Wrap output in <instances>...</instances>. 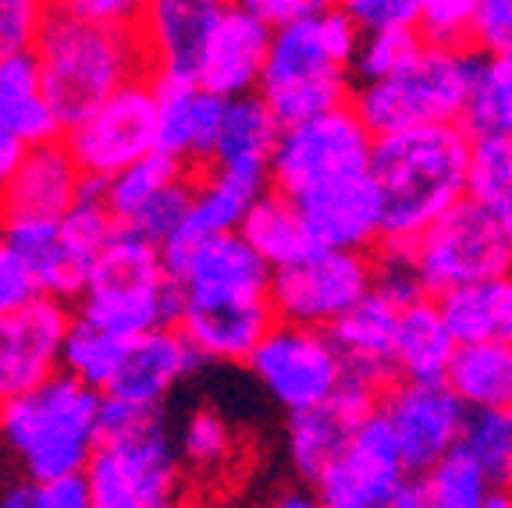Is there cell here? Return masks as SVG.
I'll return each instance as SVG.
<instances>
[{
	"label": "cell",
	"instance_id": "d6986e66",
	"mask_svg": "<svg viewBox=\"0 0 512 508\" xmlns=\"http://www.w3.org/2000/svg\"><path fill=\"white\" fill-rule=\"evenodd\" d=\"M221 8L224 0H153V4H143L139 40L146 50L150 79L196 82Z\"/></svg>",
	"mask_w": 512,
	"mask_h": 508
},
{
	"label": "cell",
	"instance_id": "ac0fdd59",
	"mask_svg": "<svg viewBox=\"0 0 512 508\" xmlns=\"http://www.w3.org/2000/svg\"><path fill=\"white\" fill-rule=\"evenodd\" d=\"M303 217L306 231L317 249H338V253H367L374 256L384 242L381 199H377L374 178L352 175L338 182L317 185L292 199Z\"/></svg>",
	"mask_w": 512,
	"mask_h": 508
},
{
	"label": "cell",
	"instance_id": "f6af8a7d",
	"mask_svg": "<svg viewBox=\"0 0 512 508\" xmlns=\"http://www.w3.org/2000/svg\"><path fill=\"white\" fill-rule=\"evenodd\" d=\"M36 299H43V292L36 285V278H32L29 263L0 239V317L25 310Z\"/></svg>",
	"mask_w": 512,
	"mask_h": 508
},
{
	"label": "cell",
	"instance_id": "603a6c76",
	"mask_svg": "<svg viewBox=\"0 0 512 508\" xmlns=\"http://www.w3.org/2000/svg\"><path fill=\"white\" fill-rule=\"evenodd\" d=\"M200 366V352L192 349L178 327H160L128 345L125 366L104 398L143 409V413H164V402L185 381H192Z\"/></svg>",
	"mask_w": 512,
	"mask_h": 508
},
{
	"label": "cell",
	"instance_id": "f1b7e54d",
	"mask_svg": "<svg viewBox=\"0 0 512 508\" xmlns=\"http://www.w3.org/2000/svg\"><path fill=\"white\" fill-rule=\"evenodd\" d=\"M459 342L448 327L441 302L424 299L402 306L399 334H395V381L406 384H445L456 363Z\"/></svg>",
	"mask_w": 512,
	"mask_h": 508
},
{
	"label": "cell",
	"instance_id": "e575fe53",
	"mask_svg": "<svg viewBox=\"0 0 512 508\" xmlns=\"http://www.w3.org/2000/svg\"><path fill=\"white\" fill-rule=\"evenodd\" d=\"M128 338L111 334L104 327L89 324L82 317H72L68 327V338H64V352H61V374L75 377L86 388L107 395L111 384L118 381L121 366L128 356Z\"/></svg>",
	"mask_w": 512,
	"mask_h": 508
},
{
	"label": "cell",
	"instance_id": "9a60e30c",
	"mask_svg": "<svg viewBox=\"0 0 512 508\" xmlns=\"http://www.w3.org/2000/svg\"><path fill=\"white\" fill-rule=\"evenodd\" d=\"M75 313L57 299H36L0 317V409L61 374V352Z\"/></svg>",
	"mask_w": 512,
	"mask_h": 508
},
{
	"label": "cell",
	"instance_id": "f5cc1de1",
	"mask_svg": "<svg viewBox=\"0 0 512 508\" xmlns=\"http://www.w3.org/2000/svg\"><path fill=\"white\" fill-rule=\"evenodd\" d=\"M488 508H512V494H491Z\"/></svg>",
	"mask_w": 512,
	"mask_h": 508
},
{
	"label": "cell",
	"instance_id": "52a82bcc",
	"mask_svg": "<svg viewBox=\"0 0 512 508\" xmlns=\"http://www.w3.org/2000/svg\"><path fill=\"white\" fill-rule=\"evenodd\" d=\"M178 313L182 292L164 249L132 231H118V239L96 260L82 299L75 302V317L128 342L160 327H178Z\"/></svg>",
	"mask_w": 512,
	"mask_h": 508
},
{
	"label": "cell",
	"instance_id": "44dd1931",
	"mask_svg": "<svg viewBox=\"0 0 512 508\" xmlns=\"http://www.w3.org/2000/svg\"><path fill=\"white\" fill-rule=\"evenodd\" d=\"M64 139V125L50 104L36 54L0 64V185L15 175L25 153Z\"/></svg>",
	"mask_w": 512,
	"mask_h": 508
},
{
	"label": "cell",
	"instance_id": "4dcf8cb0",
	"mask_svg": "<svg viewBox=\"0 0 512 508\" xmlns=\"http://www.w3.org/2000/svg\"><path fill=\"white\" fill-rule=\"evenodd\" d=\"M448 388L466 413H512V345H459Z\"/></svg>",
	"mask_w": 512,
	"mask_h": 508
},
{
	"label": "cell",
	"instance_id": "816d5d0a",
	"mask_svg": "<svg viewBox=\"0 0 512 508\" xmlns=\"http://www.w3.org/2000/svg\"><path fill=\"white\" fill-rule=\"evenodd\" d=\"M0 508H25V484H15L4 498H0Z\"/></svg>",
	"mask_w": 512,
	"mask_h": 508
},
{
	"label": "cell",
	"instance_id": "277c9868",
	"mask_svg": "<svg viewBox=\"0 0 512 508\" xmlns=\"http://www.w3.org/2000/svg\"><path fill=\"white\" fill-rule=\"evenodd\" d=\"M104 437V395L57 374L0 409V445L25 484L86 477Z\"/></svg>",
	"mask_w": 512,
	"mask_h": 508
},
{
	"label": "cell",
	"instance_id": "d4e9b609",
	"mask_svg": "<svg viewBox=\"0 0 512 508\" xmlns=\"http://www.w3.org/2000/svg\"><path fill=\"white\" fill-rule=\"evenodd\" d=\"M157 150L200 175L210 164L228 100L196 82H157Z\"/></svg>",
	"mask_w": 512,
	"mask_h": 508
},
{
	"label": "cell",
	"instance_id": "f546056e",
	"mask_svg": "<svg viewBox=\"0 0 512 508\" xmlns=\"http://www.w3.org/2000/svg\"><path fill=\"white\" fill-rule=\"evenodd\" d=\"M239 235L271 270L292 267V263H299L303 256H310L313 249H317L310 239V231H306L303 217H299L296 203L274 189H267L264 196L249 207Z\"/></svg>",
	"mask_w": 512,
	"mask_h": 508
},
{
	"label": "cell",
	"instance_id": "4316f807",
	"mask_svg": "<svg viewBox=\"0 0 512 508\" xmlns=\"http://www.w3.org/2000/svg\"><path fill=\"white\" fill-rule=\"evenodd\" d=\"M402 306L384 292H370L338 327L331 331L338 352L349 363L352 381L388 388L395 384V334H399Z\"/></svg>",
	"mask_w": 512,
	"mask_h": 508
},
{
	"label": "cell",
	"instance_id": "3957f363",
	"mask_svg": "<svg viewBox=\"0 0 512 508\" xmlns=\"http://www.w3.org/2000/svg\"><path fill=\"white\" fill-rule=\"evenodd\" d=\"M360 29L342 4H324L296 25L271 32L260 100L271 107L281 128L303 125L320 114L352 104Z\"/></svg>",
	"mask_w": 512,
	"mask_h": 508
},
{
	"label": "cell",
	"instance_id": "bcb514c9",
	"mask_svg": "<svg viewBox=\"0 0 512 508\" xmlns=\"http://www.w3.org/2000/svg\"><path fill=\"white\" fill-rule=\"evenodd\" d=\"M75 18L89 25H104V29H139L143 4L136 0H61Z\"/></svg>",
	"mask_w": 512,
	"mask_h": 508
},
{
	"label": "cell",
	"instance_id": "1f68e13d",
	"mask_svg": "<svg viewBox=\"0 0 512 508\" xmlns=\"http://www.w3.org/2000/svg\"><path fill=\"white\" fill-rule=\"evenodd\" d=\"M438 302L459 345H512V274Z\"/></svg>",
	"mask_w": 512,
	"mask_h": 508
},
{
	"label": "cell",
	"instance_id": "2e32d148",
	"mask_svg": "<svg viewBox=\"0 0 512 508\" xmlns=\"http://www.w3.org/2000/svg\"><path fill=\"white\" fill-rule=\"evenodd\" d=\"M409 469L395 445V434L384 423L381 409L352 434L349 448L328 466V473L313 484L328 508H363L392 498L409 484Z\"/></svg>",
	"mask_w": 512,
	"mask_h": 508
},
{
	"label": "cell",
	"instance_id": "d590c367",
	"mask_svg": "<svg viewBox=\"0 0 512 508\" xmlns=\"http://www.w3.org/2000/svg\"><path fill=\"white\" fill-rule=\"evenodd\" d=\"M463 128L473 139H512V57H480Z\"/></svg>",
	"mask_w": 512,
	"mask_h": 508
},
{
	"label": "cell",
	"instance_id": "8992f818",
	"mask_svg": "<svg viewBox=\"0 0 512 508\" xmlns=\"http://www.w3.org/2000/svg\"><path fill=\"white\" fill-rule=\"evenodd\" d=\"M93 508H153L182 501L185 469L164 413L104 398V437L86 469Z\"/></svg>",
	"mask_w": 512,
	"mask_h": 508
},
{
	"label": "cell",
	"instance_id": "e0dca14e",
	"mask_svg": "<svg viewBox=\"0 0 512 508\" xmlns=\"http://www.w3.org/2000/svg\"><path fill=\"white\" fill-rule=\"evenodd\" d=\"M381 388L363 381H352L342 388V395L328 405L310 409V413L288 416L285 423V459L306 487L317 484L328 466L349 448L352 434L381 409Z\"/></svg>",
	"mask_w": 512,
	"mask_h": 508
},
{
	"label": "cell",
	"instance_id": "30bf717a",
	"mask_svg": "<svg viewBox=\"0 0 512 508\" xmlns=\"http://www.w3.org/2000/svg\"><path fill=\"white\" fill-rule=\"evenodd\" d=\"M246 370L288 416L328 405L349 384V363L338 352L331 331L281 324V320L260 342Z\"/></svg>",
	"mask_w": 512,
	"mask_h": 508
},
{
	"label": "cell",
	"instance_id": "ffe728a7",
	"mask_svg": "<svg viewBox=\"0 0 512 508\" xmlns=\"http://www.w3.org/2000/svg\"><path fill=\"white\" fill-rule=\"evenodd\" d=\"M89 182L64 139L25 153L15 175L0 185V224L64 221L86 196Z\"/></svg>",
	"mask_w": 512,
	"mask_h": 508
},
{
	"label": "cell",
	"instance_id": "4fadbf2b",
	"mask_svg": "<svg viewBox=\"0 0 512 508\" xmlns=\"http://www.w3.org/2000/svg\"><path fill=\"white\" fill-rule=\"evenodd\" d=\"M374 135L349 107L320 114L303 125L281 132L278 153L271 167V189L296 199L317 185L338 182V178L367 175L374 157Z\"/></svg>",
	"mask_w": 512,
	"mask_h": 508
},
{
	"label": "cell",
	"instance_id": "7a4b0ae2",
	"mask_svg": "<svg viewBox=\"0 0 512 508\" xmlns=\"http://www.w3.org/2000/svg\"><path fill=\"white\" fill-rule=\"evenodd\" d=\"M473 135L463 125H427L374 143L370 178L381 199V249H409L470 199Z\"/></svg>",
	"mask_w": 512,
	"mask_h": 508
},
{
	"label": "cell",
	"instance_id": "d6a6232c",
	"mask_svg": "<svg viewBox=\"0 0 512 508\" xmlns=\"http://www.w3.org/2000/svg\"><path fill=\"white\" fill-rule=\"evenodd\" d=\"M192 175H196V171H189V167L178 164L175 157L157 150L146 160H139L136 167L121 171V175L111 178L107 185H100V196H104L107 210H111V217L118 221V228L128 231L164 192L189 182Z\"/></svg>",
	"mask_w": 512,
	"mask_h": 508
},
{
	"label": "cell",
	"instance_id": "681fc988",
	"mask_svg": "<svg viewBox=\"0 0 512 508\" xmlns=\"http://www.w3.org/2000/svg\"><path fill=\"white\" fill-rule=\"evenodd\" d=\"M267 508H328V505L320 501V494L313 491V487L299 484V487H281V491L267 501Z\"/></svg>",
	"mask_w": 512,
	"mask_h": 508
},
{
	"label": "cell",
	"instance_id": "60d3db41",
	"mask_svg": "<svg viewBox=\"0 0 512 508\" xmlns=\"http://www.w3.org/2000/svg\"><path fill=\"white\" fill-rule=\"evenodd\" d=\"M424 50L416 32H377V36H363L360 54H356V82H381L392 79Z\"/></svg>",
	"mask_w": 512,
	"mask_h": 508
},
{
	"label": "cell",
	"instance_id": "c3c4849f",
	"mask_svg": "<svg viewBox=\"0 0 512 508\" xmlns=\"http://www.w3.org/2000/svg\"><path fill=\"white\" fill-rule=\"evenodd\" d=\"M246 4L271 32L285 29V25H296L299 18L313 15L320 8V0H246Z\"/></svg>",
	"mask_w": 512,
	"mask_h": 508
},
{
	"label": "cell",
	"instance_id": "7402d4cb",
	"mask_svg": "<svg viewBox=\"0 0 512 508\" xmlns=\"http://www.w3.org/2000/svg\"><path fill=\"white\" fill-rule=\"evenodd\" d=\"M271 50V29L249 11V4H224L214 32H210L207 54H203L196 86L221 100H242L260 93Z\"/></svg>",
	"mask_w": 512,
	"mask_h": 508
},
{
	"label": "cell",
	"instance_id": "b9f144b4",
	"mask_svg": "<svg viewBox=\"0 0 512 508\" xmlns=\"http://www.w3.org/2000/svg\"><path fill=\"white\" fill-rule=\"evenodd\" d=\"M47 11L50 4L40 0H0V64L36 54Z\"/></svg>",
	"mask_w": 512,
	"mask_h": 508
},
{
	"label": "cell",
	"instance_id": "f907efd6",
	"mask_svg": "<svg viewBox=\"0 0 512 508\" xmlns=\"http://www.w3.org/2000/svg\"><path fill=\"white\" fill-rule=\"evenodd\" d=\"M363 508H427L424 487H420V480H409V484L402 487V491H395L392 498L374 501V505H363Z\"/></svg>",
	"mask_w": 512,
	"mask_h": 508
},
{
	"label": "cell",
	"instance_id": "5b68a950",
	"mask_svg": "<svg viewBox=\"0 0 512 508\" xmlns=\"http://www.w3.org/2000/svg\"><path fill=\"white\" fill-rule=\"evenodd\" d=\"M36 64L64 132L128 82L150 75L139 29L89 25L64 4H50L47 25L36 43Z\"/></svg>",
	"mask_w": 512,
	"mask_h": 508
},
{
	"label": "cell",
	"instance_id": "6da1fadb",
	"mask_svg": "<svg viewBox=\"0 0 512 508\" xmlns=\"http://www.w3.org/2000/svg\"><path fill=\"white\" fill-rule=\"evenodd\" d=\"M175 281L182 292L178 331L203 363L246 366L278 324L271 306L274 270L242 242V235L200 246L175 267Z\"/></svg>",
	"mask_w": 512,
	"mask_h": 508
},
{
	"label": "cell",
	"instance_id": "7c38bea8",
	"mask_svg": "<svg viewBox=\"0 0 512 508\" xmlns=\"http://www.w3.org/2000/svg\"><path fill=\"white\" fill-rule=\"evenodd\" d=\"M64 146L72 150L89 185H107L157 153V86L150 75L128 82L111 100L75 121L64 132Z\"/></svg>",
	"mask_w": 512,
	"mask_h": 508
},
{
	"label": "cell",
	"instance_id": "484cf974",
	"mask_svg": "<svg viewBox=\"0 0 512 508\" xmlns=\"http://www.w3.org/2000/svg\"><path fill=\"white\" fill-rule=\"evenodd\" d=\"M0 239L29 263L43 299H57L64 306L82 299L96 260H89L86 253H79L68 242V235L61 231V221L0 224Z\"/></svg>",
	"mask_w": 512,
	"mask_h": 508
},
{
	"label": "cell",
	"instance_id": "f35d334b",
	"mask_svg": "<svg viewBox=\"0 0 512 508\" xmlns=\"http://www.w3.org/2000/svg\"><path fill=\"white\" fill-rule=\"evenodd\" d=\"M424 501L427 508H488L491 484L477 469V462L459 448L452 459H445L438 469H431L424 480Z\"/></svg>",
	"mask_w": 512,
	"mask_h": 508
},
{
	"label": "cell",
	"instance_id": "7bdbcfd3",
	"mask_svg": "<svg viewBox=\"0 0 512 508\" xmlns=\"http://www.w3.org/2000/svg\"><path fill=\"white\" fill-rule=\"evenodd\" d=\"M424 0H345L342 8L360 29V36L377 32H416Z\"/></svg>",
	"mask_w": 512,
	"mask_h": 508
},
{
	"label": "cell",
	"instance_id": "ba28073f",
	"mask_svg": "<svg viewBox=\"0 0 512 508\" xmlns=\"http://www.w3.org/2000/svg\"><path fill=\"white\" fill-rule=\"evenodd\" d=\"M480 57L470 50L424 47L399 75L356 82L352 111L374 139L427 125H463Z\"/></svg>",
	"mask_w": 512,
	"mask_h": 508
},
{
	"label": "cell",
	"instance_id": "83f0119b",
	"mask_svg": "<svg viewBox=\"0 0 512 508\" xmlns=\"http://www.w3.org/2000/svg\"><path fill=\"white\" fill-rule=\"evenodd\" d=\"M256 199H260L256 192L242 189V185L228 182V178L210 175V171H200V175H196V189H192L185 224L178 228L175 239L164 246V260H168L171 274H175V267H182L200 246L228 239V235H239L242 221H246L249 207H253Z\"/></svg>",
	"mask_w": 512,
	"mask_h": 508
},
{
	"label": "cell",
	"instance_id": "74e56055",
	"mask_svg": "<svg viewBox=\"0 0 512 508\" xmlns=\"http://www.w3.org/2000/svg\"><path fill=\"white\" fill-rule=\"evenodd\" d=\"M463 452L477 462L495 494H512V413L470 416Z\"/></svg>",
	"mask_w": 512,
	"mask_h": 508
},
{
	"label": "cell",
	"instance_id": "ee69618b",
	"mask_svg": "<svg viewBox=\"0 0 512 508\" xmlns=\"http://www.w3.org/2000/svg\"><path fill=\"white\" fill-rule=\"evenodd\" d=\"M473 54L512 57V0H477Z\"/></svg>",
	"mask_w": 512,
	"mask_h": 508
},
{
	"label": "cell",
	"instance_id": "8fae6325",
	"mask_svg": "<svg viewBox=\"0 0 512 508\" xmlns=\"http://www.w3.org/2000/svg\"><path fill=\"white\" fill-rule=\"evenodd\" d=\"M377 288V260L367 253L313 249L299 263L274 270L271 306L281 324L335 331Z\"/></svg>",
	"mask_w": 512,
	"mask_h": 508
},
{
	"label": "cell",
	"instance_id": "9c48e42d",
	"mask_svg": "<svg viewBox=\"0 0 512 508\" xmlns=\"http://www.w3.org/2000/svg\"><path fill=\"white\" fill-rule=\"evenodd\" d=\"M406 256L424 295L431 299H445L452 292L512 274L509 239L470 199L424 231V239H416Z\"/></svg>",
	"mask_w": 512,
	"mask_h": 508
},
{
	"label": "cell",
	"instance_id": "7dc6e473",
	"mask_svg": "<svg viewBox=\"0 0 512 508\" xmlns=\"http://www.w3.org/2000/svg\"><path fill=\"white\" fill-rule=\"evenodd\" d=\"M25 508H93V494H89L86 477L25 484Z\"/></svg>",
	"mask_w": 512,
	"mask_h": 508
},
{
	"label": "cell",
	"instance_id": "836d02e7",
	"mask_svg": "<svg viewBox=\"0 0 512 508\" xmlns=\"http://www.w3.org/2000/svg\"><path fill=\"white\" fill-rule=\"evenodd\" d=\"M175 448L185 473L196 477H221L235 466L242 445L232 420L214 405H196L175 430Z\"/></svg>",
	"mask_w": 512,
	"mask_h": 508
},
{
	"label": "cell",
	"instance_id": "ab89813d",
	"mask_svg": "<svg viewBox=\"0 0 512 508\" xmlns=\"http://www.w3.org/2000/svg\"><path fill=\"white\" fill-rule=\"evenodd\" d=\"M473 18H477V0H424L416 36L424 47L473 54Z\"/></svg>",
	"mask_w": 512,
	"mask_h": 508
},
{
	"label": "cell",
	"instance_id": "5bb4252c",
	"mask_svg": "<svg viewBox=\"0 0 512 508\" xmlns=\"http://www.w3.org/2000/svg\"><path fill=\"white\" fill-rule=\"evenodd\" d=\"M381 416L395 434V445L409 477L424 480L431 469L463 448L470 413L448 384L395 381L381 395Z\"/></svg>",
	"mask_w": 512,
	"mask_h": 508
},
{
	"label": "cell",
	"instance_id": "cb8c5ba5",
	"mask_svg": "<svg viewBox=\"0 0 512 508\" xmlns=\"http://www.w3.org/2000/svg\"><path fill=\"white\" fill-rule=\"evenodd\" d=\"M281 132L285 128L271 114V107L260 100V93L228 100L214 153H210V164L203 171L228 178V182L242 185V189L256 192V196H264L271 189V167L281 143Z\"/></svg>",
	"mask_w": 512,
	"mask_h": 508
},
{
	"label": "cell",
	"instance_id": "8d00e7d4",
	"mask_svg": "<svg viewBox=\"0 0 512 508\" xmlns=\"http://www.w3.org/2000/svg\"><path fill=\"white\" fill-rule=\"evenodd\" d=\"M470 203L502 228L512 246V139H473Z\"/></svg>",
	"mask_w": 512,
	"mask_h": 508
}]
</instances>
